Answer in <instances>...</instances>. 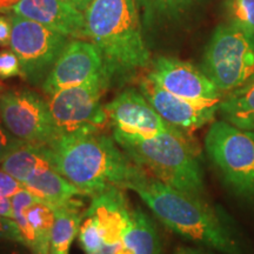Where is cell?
<instances>
[{
	"instance_id": "obj_1",
	"label": "cell",
	"mask_w": 254,
	"mask_h": 254,
	"mask_svg": "<svg viewBox=\"0 0 254 254\" xmlns=\"http://www.w3.org/2000/svg\"><path fill=\"white\" fill-rule=\"evenodd\" d=\"M127 190L140 196L159 221L184 239L221 254H243L234 232L204 199L174 189L146 171Z\"/></svg>"
},
{
	"instance_id": "obj_2",
	"label": "cell",
	"mask_w": 254,
	"mask_h": 254,
	"mask_svg": "<svg viewBox=\"0 0 254 254\" xmlns=\"http://www.w3.org/2000/svg\"><path fill=\"white\" fill-rule=\"evenodd\" d=\"M47 146L53 168L88 196L110 187L127 190L144 171L120 150L113 136L101 132L58 135Z\"/></svg>"
},
{
	"instance_id": "obj_3",
	"label": "cell",
	"mask_w": 254,
	"mask_h": 254,
	"mask_svg": "<svg viewBox=\"0 0 254 254\" xmlns=\"http://www.w3.org/2000/svg\"><path fill=\"white\" fill-rule=\"evenodd\" d=\"M85 14V36L103 57L111 84L125 82L151 65L135 0H92Z\"/></svg>"
},
{
	"instance_id": "obj_4",
	"label": "cell",
	"mask_w": 254,
	"mask_h": 254,
	"mask_svg": "<svg viewBox=\"0 0 254 254\" xmlns=\"http://www.w3.org/2000/svg\"><path fill=\"white\" fill-rule=\"evenodd\" d=\"M112 136L133 163L146 172L174 189L204 199V173L198 160V145L190 135L173 128L151 138L113 129Z\"/></svg>"
},
{
	"instance_id": "obj_5",
	"label": "cell",
	"mask_w": 254,
	"mask_h": 254,
	"mask_svg": "<svg viewBox=\"0 0 254 254\" xmlns=\"http://www.w3.org/2000/svg\"><path fill=\"white\" fill-rule=\"evenodd\" d=\"M205 148L225 186L234 195L254 201V131L240 129L224 120L213 122Z\"/></svg>"
},
{
	"instance_id": "obj_6",
	"label": "cell",
	"mask_w": 254,
	"mask_h": 254,
	"mask_svg": "<svg viewBox=\"0 0 254 254\" xmlns=\"http://www.w3.org/2000/svg\"><path fill=\"white\" fill-rule=\"evenodd\" d=\"M201 69L222 94L254 77V36L232 24L215 28L201 62Z\"/></svg>"
},
{
	"instance_id": "obj_7",
	"label": "cell",
	"mask_w": 254,
	"mask_h": 254,
	"mask_svg": "<svg viewBox=\"0 0 254 254\" xmlns=\"http://www.w3.org/2000/svg\"><path fill=\"white\" fill-rule=\"evenodd\" d=\"M110 86L111 82L104 73H100L84 84L64 88L50 95L47 103L57 136L101 132L109 117L100 100Z\"/></svg>"
},
{
	"instance_id": "obj_8",
	"label": "cell",
	"mask_w": 254,
	"mask_h": 254,
	"mask_svg": "<svg viewBox=\"0 0 254 254\" xmlns=\"http://www.w3.org/2000/svg\"><path fill=\"white\" fill-rule=\"evenodd\" d=\"M9 17V49L20 62L21 77L32 85L43 84L69 43V37L15 13Z\"/></svg>"
},
{
	"instance_id": "obj_9",
	"label": "cell",
	"mask_w": 254,
	"mask_h": 254,
	"mask_svg": "<svg viewBox=\"0 0 254 254\" xmlns=\"http://www.w3.org/2000/svg\"><path fill=\"white\" fill-rule=\"evenodd\" d=\"M0 116L8 131L27 144L47 146L57 136L49 103L32 90L0 94Z\"/></svg>"
},
{
	"instance_id": "obj_10",
	"label": "cell",
	"mask_w": 254,
	"mask_h": 254,
	"mask_svg": "<svg viewBox=\"0 0 254 254\" xmlns=\"http://www.w3.org/2000/svg\"><path fill=\"white\" fill-rule=\"evenodd\" d=\"M147 77L170 93L194 103L219 105L224 95L201 68L171 57L152 60Z\"/></svg>"
},
{
	"instance_id": "obj_11",
	"label": "cell",
	"mask_w": 254,
	"mask_h": 254,
	"mask_svg": "<svg viewBox=\"0 0 254 254\" xmlns=\"http://www.w3.org/2000/svg\"><path fill=\"white\" fill-rule=\"evenodd\" d=\"M139 91L168 125L189 135L213 123L219 111V105L194 103L177 97L147 75L139 81Z\"/></svg>"
},
{
	"instance_id": "obj_12",
	"label": "cell",
	"mask_w": 254,
	"mask_h": 254,
	"mask_svg": "<svg viewBox=\"0 0 254 254\" xmlns=\"http://www.w3.org/2000/svg\"><path fill=\"white\" fill-rule=\"evenodd\" d=\"M104 73V62L99 49L92 41L72 40L51 69L41 88L52 95L64 88L77 86Z\"/></svg>"
},
{
	"instance_id": "obj_13",
	"label": "cell",
	"mask_w": 254,
	"mask_h": 254,
	"mask_svg": "<svg viewBox=\"0 0 254 254\" xmlns=\"http://www.w3.org/2000/svg\"><path fill=\"white\" fill-rule=\"evenodd\" d=\"M104 107L113 129L126 134L151 138L174 128L133 87L125 88Z\"/></svg>"
},
{
	"instance_id": "obj_14",
	"label": "cell",
	"mask_w": 254,
	"mask_h": 254,
	"mask_svg": "<svg viewBox=\"0 0 254 254\" xmlns=\"http://www.w3.org/2000/svg\"><path fill=\"white\" fill-rule=\"evenodd\" d=\"M91 198V205L85 213L97 222L105 245L119 249L132 212L124 190L110 187Z\"/></svg>"
},
{
	"instance_id": "obj_15",
	"label": "cell",
	"mask_w": 254,
	"mask_h": 254,
	"mask_svg": "<svg viewBox=\"0 0 254 254\" xmlns=\"http://www.w3.org/2000/svg\"><path fill=\"white\" fill-rule=\"evenodd\" d=\"M13 13L67 37L86 38L84 12L64 0H20Z\"/></svg>"
},
{
	"instance_id": "obj_16",
	"label": "cell",
	"mask_w": 254,
	"mask_h": 254,
	"mask_svg": "<svg viewBox=\"0 0 254 254\" xmlns=\"http://www.w3.org/2000/svg\"><path fill=\"white\" fill-rule=\"evenodd\" d=\"M23 185L32 194L53 208L81 201L79 198L85 195L82 190L52 167L34 172Z\"/></svg>"
},
{
	"instance_id": "obj_17",
	"label": "cell",
	"mask_w": 254,
	"mask_h": 254,
	"mask_svg": "<svg viewBox=\"0 0 254 254\" xmlns=\"http://www.w3.org/2000/svg\"><path fill=\"white\" fill-rule=\"evenodd\" d=\"M117 254H165L154 221L139 206L132 208L123 245Z\"/></svg>"
},
{
	"instance_id": "obj_18",
	"label": "cell",
	"mask_w": 254,
	"mask_h": 254,
	"mask_svg": "<svg viewBox=\"0 0 254 254\" xmlns=\"http://www.w3.org/2000/svg\"><path fill=\"white\" fill-rule=\"evenodd\" d=\"M205 0H135L142 30L152 31L176 24Z\"/></svg>"
},
{
	"instance_id": "obj_19",
	"label": "cell",
	"mask_w": 254,
	"mask_h": 254,
	"mask_svg": "<svg viewBox=\"0 0 254 254\" xmlns=\"http://www.w3.org/2000/svg\"><path fill=\"white\" fill-rule=\"evenodd\" d=\"M51 167L53 165L49 146L27 142H23L0 161V168L21 184L37 171Z\"/></svg>"
},
{
	"instance_id": "obj_20",
	"label": "cell",
	"mask_w": 254,
	"mask_h": 254,
	"mask_svg": "<svg viewBox=\"0 0 254 254\" xmlns=\"http://www.w3.org/2000/svg\"><path fill=\"white\" fill-rule=\"evenodd\" d=\"M218 112L224 122L240 129L254 131V77L222 95Z\"/></svg>"
},
{
	"instance_id": "obj_21",
	"label": "cell",
	"mask_w": 254,
	"mask_h": 254,
	"mask_svg": "<svg viewBox=\"0 0 254 254\" xmlns=\"http://www.w3.org/2000/svg\"><path fill=\"white\" fill-rule=\"evenodd\" d=\"M82 201L55 208L56 220L50 239V254H69L74 238L81 225Z\"/></svg>"
},
{
	"instance_id": "obj_22",
	"label": "cell",
	"mask_w": 254,
	"mask_h": 254,
	"mask_svg": "<svg viewBox=\"0 0 254 254\" xmlns=\"http://www.w3.org/2000/svg\"><path fill=\"white\" fill-rule=\"evenodd\" d=\"M28 226L33 234L34 254H50V239L53 224L56 220V211L43 200L32 204L25 211Z\"/></svg>"
},
{
	"instance_id": "obj_23",
	"label": "cell",
	"mask_w": 254,
	"mask_h": 254,
	"mask_svg": "<svg viewBox=\"0 0 254 254\" xmlns=\"http://www.w3.org/2000/svg\"><path fill=\"white\" fill-rule=\"evenodd\" d=\"M227 23L254 36V0H225Z\"/></svg>"
},
{
	"instance_id": "obj_24",
	"label": "cell",
	"mask_w": 254,
	"mask_h": 254,
	"mask_svg": "<svg viewBox=\"0 0 254 254\" xmlns=\"http://www.w3.org/2000/svg\"><path fill=\"white\" fill-rule=\"evenodd\" d=\"M23 75L20 62L15 53L9 50L0 51V79H11Z\"/></svg>"
},
{
	"instance_id": "obj_25",
	"label": "cell",
	"mask_w": 254,
	"mask_h": 254,
	"mask_svg": "<svg viewBox=\"0 0 254 254\" xmlns=\"http://www.w3.org/2000/svg\"><path fill=\"white\" fill-rule=\"evenodd\" d=\"M23 140L18 139L11 132L8 131L7 127L5 126L2 122L1 116H0V161L7 155L9 152H12L14 148L23 144Z\"/></svg>"
},
{
	"instance_id": "obj_26",
	"label": "cell",
	"mask_w": 254,
	"mask_h": 254,
	"mask_svg": "<svg viewBox=\"0 0 254 254\" xmlns=\"http://www.w3.org/2000/svg\"><path fill=\"white\" fill-rule=\"evenodd\" d=\"M0 240H9L23 244L20 232L13 219L0 217Z\"/></svg>"
},
{
	"instance_id": "obj_27",
	"label": "cell",
	"mask_w": 254,
	"mask_h": 254,
	"mask_svg": "<svg viewBox=\"0 0 254 254\" xmlns=\"http://www.w3.org/2000/svg\"><path fill=\"white\" fill-rule=\"evenodd\" d=\"M25 189L23 184L18 182L15 178L9 176L5 171L0 170V195L13 196L19 190Z\"/></svg>"
},
{
	"instance_id": "obj_28",
	"label": "cell",
	"mask_w": 254,
	"mask_h": 254,
	"mask_svg": "<svg viewBox=\"0 0 254 254\" xmlns=\"http://www.w3.org/2000/svg\"><path fill=\"white\" fill-rule=\"evenodd\" d=\"M12 32V21L11 17L0 15V46H9Z\"/></svg>"
},
{
	"instance_id": "obj_29",
	"label": "cell",
	"mask_w": 254,
	"mask_h": 254,
	"mask_svg": "<svg viewBox=\"0 0 254 254\" xmlns=\"http://www.w3.org/2000/svg\"><path fill=\"white\" fill-rule=\"evenodd\" d=\"M0 217L13 219V205L9 196L0 195Z\"/></svg>"
},
{
	"instance_id": "obj_30",
	"label": "cell",
	"mask_w": 254,
	"mask_h": 254,
	"mask_svg": "<svg viewBox=\"0 0 254 254\" xmlns=\"http://www.w3.org/2000/svg\"><path fill=\"white\" fill-rule=\"evenodd\" d=\"M174 254H214L211 251L202 249V247H190L179 246L174 251Z\"/></svg>"
},
{
	"instance_id": "obj_31",
	"label": "cell",
	"mask_w": 254,
	"mask_h": 254,
	"mask_svg": "<svg viewBox=\"0 0 254 254\" xmlns=\"http://www.w3.org/2000/svg\"><path fill=\"white\" fill-rule=\"evenodd\" d=\"M20 0H0V13H8L13 11Z\"/></svg>"
},
{
	"instance_id": "obj_32",
	"label": "cell",
	"mask_w": 254,
	"mask_h": 254,
	"mask_svg": "<svg viewBox=\"0 0 254 254\" xmlns=\"http://www.w3.org/2000/svg\"><path fill=\"white\" fill-rule=\"evenodd\" d=\"M64 1L68 2L69 5H72L73 7L79 9L80 12H85L88 7V5L92 2V0H64Z\"/></svg>"
},
{
	"instance_id": "obj_33",
	"label": "cell",
	"mask_w": 254,
	"mask_h": 254,
	"mask_svg": "<svg viewBox=\"0 0 254 254\" xmlns=\"http://www.w3.org/2000/svg\"><path fill=\"white\" fill-rule=\"evenodd\" d=\"M1 91H2V85L1 82H0V94H1Z\"/></svg>"
}]
</instances>
